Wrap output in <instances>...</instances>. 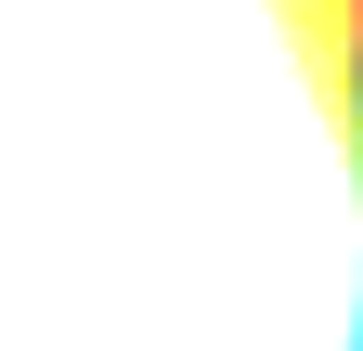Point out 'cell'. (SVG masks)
I'll list each match as a JSON object with an SVG mask.
<instances>
[{
  "instance_id": "obj_1",
  "label": "cell",
  "mask_w": 363,
  "mask_h": 351,
  "mask_svg": "<svg viewBox=\"0 0 363 351\" xmlns=\"http://www.w3.org/2000/svg\"><path fill=\"white\" fill-rule=\"evenodd\" d=\"M0 351H363L337 0H0Z\"/></svg>"
}]
</instances>
